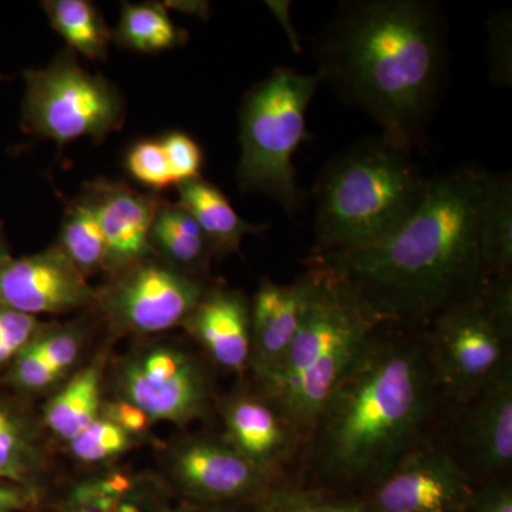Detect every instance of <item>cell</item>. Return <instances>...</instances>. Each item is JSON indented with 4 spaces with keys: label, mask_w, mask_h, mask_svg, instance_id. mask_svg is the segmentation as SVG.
I'll use <instances>...</instances> for the list:
<instances>
[{
    "label": "cell",
    "mask_w": 512,
    "mask_h": 512,
    "mask_svg": "<svg viewBox=\"0 0 512 512\" xmlns=\"http://www.w3.org/2000/svg\"><path fill=\"white\" fill-rule=\"evenodd\" d=\"M448 406L424 328L386 320L323 404L295 483L363 497L412 448L439 434Z\"/></svg>",
    "instance_id": "obj_1"
},
{
    "label": "cell",
    "mask_w": 512,
    "mask_h": 512,
    "mask_svg": "<svg viewBox=\"0 0 512 512\" xmlns=\"http://www.w3.org/2000/svg\"><path fill=\"white\" fill-rule=\"evenodd\" d=\"M484 175L461 165L431 177L416 210L384 237L306 264L348 279L384 319L426 328L488 278L478 244Z\"/></svg>",
    "instance_id": "obj_2"
},
{
    "label": "cell",
    "mask_w": 512,
    "mask_h": 512,
    "mask_svg": "<svg viewBox=\"0 0 512 512\" xmlns=\"http://www.w3.org/2000/svg\"><path fill=\"white\" fill-rule=\"evenodd\" d=\"M446 50V23L437 3L343 2L316 37V73L384 136L414 147L439 103Z\"/></svg>",
    "instance_id": "obj_3"
},
{
    "label": "cell",
    "mask_w": 512,
    "mask_h": 512,
    "mask_svg": "<svg viewBox=\"0 0 512 512\" xmlns=\"http://www.w3.org/2000/svg\"><path fill=\"white\" fill-rule=\"evenodd\" d=\"M298 335L282 365L252 382L284 413L305 446L333 387L386 319L348 279L308 264Z\"/></svg>",
    "instance_id": "obj_4"
},
{
    "label": "cell",
    "mask_w": 512,
    "mask_h": 512,
    "mask_svg": "<svg viewBox=\"0 0 512 512\" xmlns=\"http://www.w3.org/2000/svg\"><path fill=\"white\" fill-rule=\"evenodd\" d=\"M413 147L380 134L329 160L313 188L312 255L365 247L406 220L429 185Z\"/></svg>",
    "instance_id": "obj_5"
},
{
    "label": "cell",
    "mask_w": 512,
    "mask_h": 512,
    "mask_svg": "<svg viewBox=\"0 0 512 512\" xmlns=\"http://www.w3.org/2000/svg\"><path fill=\"white\" fill-rule=\"evenodd\" d=\"M320 84L318 73L275 69L242 101L239 187L275 198L289 214L306 201L296 184L292 158L305 138L306 111Z\"/></svg>",
    "instance_id": "obj_6"
},
{
    "label": "cell",
    "mask_w": 512,
    "mask_h": 512,
    "mask_svg": "<svg viewBox=\"0 0 512 512\" xmlns=\"http://www.w3.org/2000/svg\"><path fill=\"white\" fill-rule=\"evenodd\" d=\"M424 335L447 402H470L512 362V274L485 279L431 320Z\"/></svg>",
    "instance_id": "obj_7"
},
{
    "label": "cell",
    "mask_w": 512,
    "mask_h": 512,
    "mask_svg": "<svg viewBox=\"0 0 512 512\" xmlns=\"http://www.w3.org/2000/svg\"><path fill=\"white\" fill-rule=\"evenodd\" d=\"M113 397L127 400L154 423L188 426L210 416L214 382L207 363L180 343L144 339L113 360Z\"/></svg>",
    "instance_id": "obj_8"
},
{
    "label": "cell",
    "mask_w": 512,
    "mask_h": 512,
    "mask_svg": "<svg viewBox=\"0 0 512 512\" xmlns=\"http://www.w3.org/2000/svg\"><path fill=\"white\" fill-rule=\"evenodd\" d=\"M23 124L28 133L64 144L80 137L104 138L123 124L119 89L86 72L72 49L45 69L25 73Z\"/></svg>",
    "instance_id": "obj_9"
},
{
    "label": "cell",
    "mask_w": 512,
    "mask_h": 512,
    "mask_svg": "<svg viewBox=\"0 0 512 512\" xmlns=\"http://www.w3.org/2000/svg\"><path fill=\"white\" fill-rule=\"evenodd\" d=\"M210 285L153 256L109 275L94 309L113 338H147L183 326Z\"/></svg>",
    "instance_id": "obj_10"
},
{
    "label": "cell",
    "mask_w": 512,
    "mask_h": 512,
    "mask_svg": "<svg viewBox=\"0 0 512 512\" xmlns=\"http://www.w3.org/2000/svg\"><path fill=\"white\" fill-rule=\"evenodd\" d=\"M165 477L185 504L242 512L276 485L291 483L254 466L222 434H190L174 443L165 456Z\"/></svg>",
    "instance_id": "obj_11"
},
{
    "label": "cell",
    "mask_w": 512,
    "mask_h": 512,
    "mask_svg": "<svg viewBox=\"0 0 512 512\" xmlns=\"http://www.w3.org/2000/svg\"><path fill=\"white\" fill-rule=\"evenodd\" d=\"M437 437L476 485L511 477L512 362L470 402L450 404Z\"/></svg>",
    "instance_id": "obj_12"
},
{
    "label": "cell",
    "mask_w": 512,
    "mask_h": 512,
    "mask_svg": "<svg viewBox=\"0 0 512 512\" xmlns=\"http://www.w3.org/2000/svg\"><path fill=\"white\" fill-rule=\"evenodd\" d=\"M476 487L434 436L412 448L363 497L369 512H467Z\"/></svg>",
    "instance_id": "obj_13"
},
{
    "label": "cell",
    "mask_w": 512,
    "mask_h": 512,
    "mask_svg": "<svg viewBox=\"0 0 512 512\" xmlns=\"http://www.w3.org/2000/svg\"><path fill=\"white\" fill-rule=\"evenodd\" d=\"M222 436L254 466L279 481L295 483L303 441L284 413L251 380L217 400Z\"/></svg>",
    "instance_id": "obj_14"
},
{
    "label": "cell",
    "mask_w": 512,
    "mask_h": 512,
    "mask_svg": "<svg viewBox=\"0 0 512 512\" xmlns=\"http://www.w3.org/2000/svg\"><path fill=\"white\" fill-rule=\"evenodd\" d=\"M96 288L57 245L0 262V309L39 316L94 308Z\"/></svg>",
    "instance_id": "obj_15"
},
{
    "label": "cell",
    "mask_w": 512,
    "mask_h": 512,
    "mask_svg": "<svg viewBox=\"0 0 512 512\" xmlns=\"http://www.w3.org/2000/svg\"><path fill=\"white\" fill-rule=\"evenodd\" d=\"M181 328L212 365L241 379L248 376L251 299L244 292L211 284Z\"/></svg>",
    "instance_id": "obj_16"
},
{
    "label": "cell",
    "mask_w": 512,
    "mask_h": 512,
    "mask_svg": "<svg viewBox=\"0 0 512 512\" xmlns=\"http://www.w3.org/2000/svg\"><path fill=\"white\" fill-rule=\"evenodd\" d=\"M92 202L107 249L106 274L156 256L150 231L160 198L120 183L96 181L84 190Z\"/></svg>",
    "instance_id": "obj_17"
},
{
    "label": "cell",
    "mask_w": 512,
    "mask_h": 512,
    "mask_svg": "<svg viewBox=\"0 0 512 512\" xmlns=\"http://www.w3.org/2000/svg\"><path fill=\"white\" fill-rule=\"evenodd\" d=\"M306 278L289 285L264 278L251 299V357L248 379H265L284 362L298 335L305 305Z\"/></svg>",
    "instance_id": "obj_18"
},
{
    "label": "cell",
    "mask_w": 512,
    "mask_h": 512,
    "mask_svg": "<svg viewBox=\"0 0 512 512\" xmlns=\"http://www.w3.org/2000/svg\"><path fill=\"white\" fill-rule=\"evenodd\" d=\"M87 340L86 323H45L6 370V384L23 400L50 396L79 369Z\"/></svg>",
    "instance_id": "obj_19"
},
{
    "label": "cell",
    "mask_w": 512,
    "mask_h": 512,
    "mask_svg": "<svg viewBox=\"0 0 512 512\" xmlns=\"http://www.w3.org/2000/svg\"><path fill=\"white\" fill-rule=\"evenodd\" d=\"M170 488L156 478L107 466L84 474L63 488L53 512H164Z\"/></svg>",
    "instance_id": "obj_20"
},
{
    "label": "cell",
    "mask_w": 512,
    "mask_h": 512,
    "mask_svg": "<svg viewBox=\"0 0 512 512\" xmlns=\"http://www.w3.org/2000/svg\"><path fill=\"white\" fill-rule=\"evenodd\" d=\"M49 453L40 417L16 394L0 392V481L45 495Z\"/></svg>",
    "instance_id": "obj_21"
},
{
    "label": "cell",
    "mask_w": 512,
    "mask_h": 512,
    "mask_svg": "<svg viewBox=\"0 0 512 512\" xmlns=\"http://www.w3.org/2000/svg\"><path fill=\"white\" fill-rule=\"evenodd\" d=\"M109 365L106 345L50 394L39 416L50 436L67 444L100 416Z\"/></svg>",
    "instance_id": "obj_22"
},
{
    "label": "cell",
    "mask_w": 512,
    "mask_h": 512,
    "mask_svg": "<svg viewBox=\"0 0 512 512\" xmlns=\"http://www.w3.org/2000/svg\"><path fill=\"white\" fill-rule=\"evenodd\" d=\"M150 245L168 265L205 278L215 256L210 241L183 205L161 201L150 231Z\"/></svg>",
    "instance_id": "obj_23"
},
{
    "label": "cell",
    "mask_w": 512,
    "mask_h": 512,
    "mask_svg": "<svg viewBox=\"0 0 512 512\" xmlns=\"http://www.w3.org/2000/svg\"><path fill=\"white\" fill-rule=\"evenodd\" d=\"M177 187L178 204L183 205L200 225L215 255L232 254L238 251L247 235H259L268 229V225H254L242 220L220 188L202 178L185 181Z\"/></svg>",
    "instance_id": "obj_24"
},
{
    "label": "cell",
    "mask_w": 512,
    "mask_h": 512,
    "mask_svg": "<svg viewBox=\"0 0 512 512\" xmlns=\"http://www.w3.org/2000/svg\"><path fill=\"white\" fill-rule=\"evenodd\" d=\"M478 244L488 278L512 274L511 174L485 171L478 207Z\"/></svg>",
    "instance_id": "obj_25"
},
{
    "label": "cell",
    "mask_w": 512,
    "mask_h": 512,
    "mask_svg": "<svg viewBox=\"0 0 512 512\" xmlns=\"http://www.w3.org/2000/svg\"><path fill=\"white\" fill-rule=\"evenodd\" d=\"M42 5L53 29L66 40L69 49L87 59H106L113 33L96 5L87 0H49Z\"/></svg>",
    "instance_id": "obj_26"
},
{
    "label": "cell",
    "mask_w": 512,
    "mask_h": 512,
    "mask_svg": "<svg viewBox=\"0 0 512 512\" xmlns=\"http://www.w3.org/2000/svg\"><path fill=\"white\" fill-rule=\"evenodd\" d=\"M56 245L86 278L106 272V242L92 202L86 195L70 205Z\"/></svg>",
    "instance_id": "obj_27"
},
{
    "label": "cell",
    "mask_w": 512,
    "mask_h": 512,
    "mask_svg": "<svg viewBox=\"0 0 512 512\" xmlns=\"http://www.w3.org/2000/svg\"><path fill=\"white\" fill-rule=\"evenodd\" d=\"M113 39L134 52L158 53L181 45L187 35L174 25L164 6L126 3Z\"/></svg>",
    "instance_id": "obj_28"
},
{
    "label": "cell",
    "mask_w": 512,
    "mask_h": 512,
    "mask_svg": "<svg viewBox=\"0 0 512 512\" xmlns=\"http://www.w3.org/2000/svg\"><path fill=\"white\" fill-rule=\"evenodd\" d=\"M245 512H369L365 497L332 493L298 483L276 485Z\"/></svg>",
    "instance_id": "obj_29"
},
{
    "label": "cell",
    "mask_w": 512,
    "mask_h": 512,
    "mask_svg": "<svg viewBox=\"0 0 512 512\" xmlns=\"http://www.w3.org/2000/svg\"><path fill=\"white\" fill-rule=\"evenodd\" d=\"M140 441L100 414L64 446L83 466L100 468L126 456Z\"/></svg>",
    "instance_id": "obj_30"
},
{
    "label": "cell",
    "mask_w": 512,
    "mask_h": 512,
    "mask_svg": "<svg viewBox=\"0 0 512 512\" xmlns=\"http://www.w3.org/2000/svg\"><path fill=\"white\" fill-rule=\"evenodd\" d=\"M127 170L138 183L161 191L174 185L161 141H141L127 156Z\"/></svg>",
    "instance_id": "obj_31"
},
{
    "label": "cell",
    "mask_w": 512,
    "mask_h": 512,
    "mask_svg": "<svg viewBox=\"0 0 512 512\" xmlns=\"http://www.w3.org/2000/svg\"><path fill=\"white\" fill-rule=\"evenodd\" d=\"M43 325L36 316L0 309V372L9 369Z\"/></svg>",
    "instance_id": "obj_32"
},
{
    "label": "cell",
    "mask_w": 512,
    "mask_h": 512,
    "mask_svg": "<svg viewBox=\"0 0 512 512\" xmlns=\"http://www.w3.org/2000/svg\"><path fill=\"white\" fill-rule=\"evenodd\" d=\"M175 185L201 178L202 151L200 146L184 133H171L161 141Z\"/></svg>",
    "instance_id": "obj_33"
},
{
    "label": "cell",
    "mask_w": 512,
    "mask_h": 512,
    "mask_svg": "<svg viewBox=\"0 0 512 512\" xmlns=\"http://www.w3.org/2000/svg\"><path fill=\"white\" fill-rule=\"evenodd\" d=\"M100 414L138 440L146 439L151 427L156 424L143 410L119 397L111 396L109 399L104 397Z\"/></svg>",
    "instance_id": "obj_34"
},
{
    "label": "cell",
    "mask_w": 512,
    "mask_h": 512,
    "mask_svg": "<svg viewBox=\"0 0 512 512\" xmlns=\"http://www.w3.org/2000/svg\"><path fill=\"white\" fill-rule=\"evenodd\" d=\"M467 512H512L511 477L478 484Z\"/></svg>",
    "instance_id": "obj_35"
},
{
    "label": "cell",
    "mask_w": 512,
    "mask_h": 512,
    "mask_svg": "<svg viewBox=\"0 0 512 512\" xmlns=\"http://www.w3.org/2000/svg\"><path fill=\"white\" fill-rule=\"evenodd\" d=\"M45 498L22 485L0 481V512L36 511L42 507Z\"/></svg>",
    "instance_id": "obj_36"
},
{
    "label": "cell",
    "mask_w": 512,
    "mask_h": 512,
    "mask_svg": "<svg viewBox=\"0 0 512 512\" xmlns=\"http://www.w3.org/2000/svg\"><path fill=\"white\" fill-rule=\"evenodd\" d=\"M164 512H242L239 510H235V508H227V507H204V505H192L181 503L177 505V507L167 508Z\"/></svg>",
    "instance_id": "obj_37"
},
{
    "label": "cell",
    "mask_w": 512,
    "mask_h": 512,
    "mask_svg": "<svg viewBox=\"0 0 512 512\" xmlns=\"http://www.w3.org/2000/svg\"><path fill=\"white\" fill-rule=\"evenodd\" d=\"M9 258H12V255H10L8 241H6L5 234H3L2 225H0V262L8 261Z\"/></svg>",
    "instance_id": "obj_38"
}]
</instances>
